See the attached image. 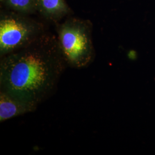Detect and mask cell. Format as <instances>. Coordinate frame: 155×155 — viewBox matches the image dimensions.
<instances>
[{
    "label": "cell",
    "instance_id": "obj_1",
    "mask_svg": "<svg viewBox=\"0 0 155 155\" xmlns=\"http://www.w3.org/2000/svg\"><path fill=\"white\" fill-rule=\"evenodd\" d=\"M67 66L58 38L45 33L1 58L0 90L38 106L54 93Z\"/></svg>",
    "mask_w": 155,
    "mask_h": 155
},
{
    "label": "cell",
    "instance_id": "obj_2",
    "mask_svg": "<svg viewBox=\"0 0 155 155\" xmlns=\"http://www.w3.org/2000/svg\"><path fill=\"white\" fill-rule=\"evenodd\" d=\"M58 40L67 65L83 68L90 65L95 58L90 23L70 19L58 29Z\"/></svg>",
    "mask_w": 155,
    "mask_h": 155
},
{
    "label": "cell",
    "instance_id": "obj_3",
    "mask_svg": "<svg viewBox=\"0 0 155 155\" xmlns=\"http://www.w3.org/2000/svg\"><path fill=\"white\" fill-rule=\"evenodd\" d=\"M43 26L31 20L6 16L0 21V56L20 50L45 33Z\"/></svg>",
    "mask_w": 155,
    "mask_h": 155
},
{
    "label": "cell",
    "instance_id": "obj_4",
    "mask_svg": "<svg viewBox=\"0 0 155 155\" xmlns=\"http://www.w3.org/2000/svg\"><path fill=\"white\" fill-rule=\"evenodd\" d=\"M38 106L8 91L0 90V122L36 110Z\"/></svg>",
    "mask_w": 155,
    "mask_h": 155
},
{
    "label": "cell",
    "instance_id": "obj_5",
    "mask_svg": "<svg viewBox=\"0 0 155 155\" xmlns=\"http://www.w3.org/2000/svg\"><path fill=\"white\" fill-rule=\"evenodd\" d=\"M36 5L46 16L56 18L66 13L68 8L64 0H35Z\"/></svg>",
    "mask_w": 155,
    "mask_h": 155
},
{
    "label": "cell",
    "instance_id": "obj_6",
    "mask_svg": "<svg viewBox=\"0 0 155 155\" xmlns=\"http://www.w3.org/2000/svg\"><path fill=\"white\" fill-rule=\"evenodd\" d=\"M8 4L18 11L27 12L33 9L36 5L35 0H6Z\"/></svg>",
    "mask_w": 155,
    "mask_h": 155
}]
</instances>
